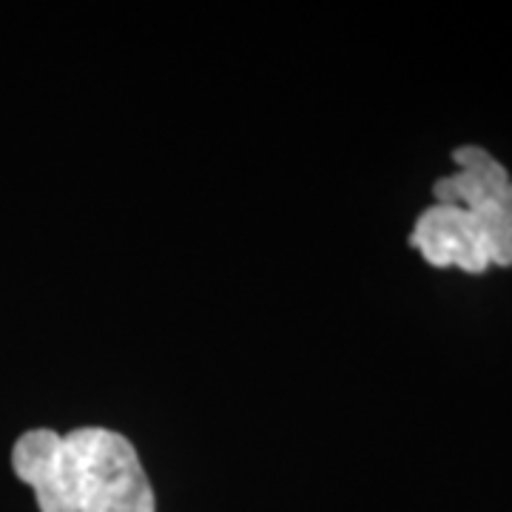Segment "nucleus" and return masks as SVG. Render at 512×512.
Here are the masks:
<instances>
[{
	"mask_svg": "<svg viewBox=\"0 0 512 512\" xmlns=\"http://www.w3.org/2000/svg\"><path fill=\"white\" fill-rule=\"evenodd\" d=\"M60 447H63V433L52 427H32L20 433L18 441L12 444V458H9L15 478L32 490L55 467Z\"/></svg>",
	"mask_w": 512,
	"mask_h": 512,
	"instance_id": "2",
	"label": "nucleus"
},
{
	"mask_svg": "<svg viewBox=\"0 0 512 512\" xmlns=\"http://www.w3.org/2000/svg\"><path fill=\"white\" fill-rule=\"evenodd\" d=\"M32 493L40 512H157L134 441L97 424L63 433L55 467Z\"/></svg>",
	"mask_w": 512,
	"mask_h": 512,
	"instance_id": "1",
	"label": "nucleus"
}]
</instances>
